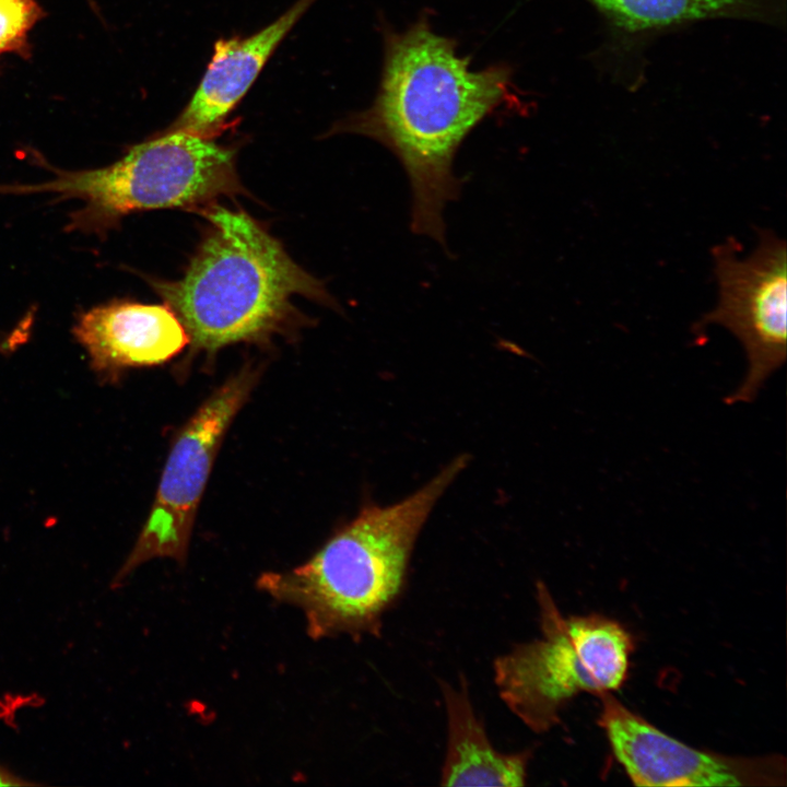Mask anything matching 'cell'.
<instances>
[{
    "mask_svg": "<svg viewBox=\"0 0 787 787\" xmlns=\"http://www.w3.org/2000/svg\"><path fill=\"white\" fill-rule=\"evenodd\" d=\"M44 15L38 0H0V55L13 54L28 59L30 33Z\"/></svg>",
    "mask_w": 787,
    "mask_h": 787,
    "instance_id": "13",
    "label": "cell"
},
{
    "mask_svg": "<svg viewBox=\"0 0 787 787\" xmlns=\"http://www.w3.org/2000/svg\"><path fill=\"white\" fill-rule=\"evenodd\" d=\"M235 154L213 139L171 129L93 169L58 168L33 150V164L51 176L37 183H1L0 195L77 199L82 205L69 214L64 231L104 238L134 212L208 207L220 197L239 193Z\"/></svg>",
    "mask_w": 787,
    "mask_h": 787,
    "instance_id": "4",
    "label": "cell"
},
{
    "mask_svg": "<svg viewBox=\"0 0 787 787\" xmlns=\"http://www.w3.org/2000/svg\"><path fill=\"white\" fill-rule=\"evenodd\" d=\"M513 69H471L455 39L427 16L402 32L386 28L376 95L368 107L336 122L330 134L372 139L400 162L411 188V230L446 243L444 210L460 193L454 160L468 134L513 94Z\"/></svg>",
    "mask_w": 787,
    "mask_h": 787,
    "instance_id": "1",
    "label": "cell"
},
{
    "mask_svg": "<svg viewBox=\"0 0 787 787\" xmlns=\"http://www.w3.org/2000/svg\"><path fill=\"white\" fill-rule=\"evenodd\" d=\"M316 0H297L248 37L219 39L191 99L168 128L213 139L248 92L278 45Z\"/></svg>",
    "mask_w": 787,
    "mask_h": 787,
    "instance_id": "10",
    "label": "cell"
},
{
    "mask_svg": "<svg viewBox=\"0 0 787 787\" xmlns=\"http://www.w3.org/2000/svg\"><path fill=\"white\" fill-rule=\"evenodd\" d=\"M72 334L103 384L115 383L128 368L164 363L189 343L185 327L169 306L127 299L81 310Z\"/></svg>",
    "mask_w": 787,
    "mask_h": 787,
    "instance_id": "9",
    "label": "cell"
},
{
    "mask_svg": "<svg viewBox=\"0 0 787 787\" xmlns=\"http://www.w3.org/2000/svg\"><path fill=\"white\" fill-rule=\"evenodd\" d=\"M204 215L211 228L184 275L150 280L196 349L213 352L280 332L295 316V295L336 306L325 285L248 214L211 205Z\"/></svg>",
    "mask_w": 787,
    "mask_h": 787,
    "instance_id": "3",
    "label": "cell"
},
{
    "mask_svg": "<svg viewBox=\"0 0 787 787\" xmlns=\"http://www.w3.org/2000/svg\"><path fill=\"white\" fill-rule=\"evenodd\" d=\"M256 379L255 369L243 368L216 389L181 430L167 458L150 516L113 578L111 588L121 586L139 566L153 559L185 561L214 458Z\"/></svg>",
    "mask_w": 787,
    "mask_h": 787,
    "instance_id": "6",
    "label": "cell"
},
{
    "mask_svg": "<svg viewBox=\"0 0 787 787\" xmlns=\"http://www.w3.org/2000/svg\"><path fill=\"white\" fill-rule=\"evenodd\" d=\"M37 783L26 780L0 764V786H34Z\"/></svg>",
    "mask_w": 787,
    "mask_h": 787,
    "instance_id": "14",
    "label": "cell"
},
{
    "mask_svg": "<svg viewBox=\"0 0 787 787\" xmlns=\"http://www.w3.org/2000/svg\"><path fill=\"white\" fill-rule=\"evenodd\" d=\"M601 15L611 50L630 55L648 39L694 23L748 20L784 26L785 0H585Z\"/></svg>",
    "mask_w": 787,
    "mask_h": 787,
    "instance_id": "11",
    "label": "cell"
},
{
    "mask_svg": "<svg viewBox=\"0 0 787 787\" xmlns=\"http://www.w3.org/2000/svg\"><path fill=\"white\" fill-rule=\"evenodd\" d=\"M736 240L713 250L718 302L697 325H721L742 343L748 372L727 404L752 402L766 379L783 366L787 354L786 243L773 232H760V243L744 259Z\"/></svg>",
    "mask_w": 787,
    "mask_h": 787,
    "instance_id": "7",
    "label": "cell"
},
{
    "mask_svg": "<svg viewBox=\"0 0 787 787\" xmlns=\"http://www.w3.org/2000/svg\"><path fill=\"white\" fill-rule=\"evenodd\" d=\"M468 462L469 456L460 455L407 497L365 506L307 562L263 573L257 587L298 608L313 639L379 637L385 614L406 588L424 524Z\"/></svg>",
    "mask_w": 787,
    "mask_h": 787,
    "instance_id": "2",
    "label": "cell"
},
{
    "mask_svg": "<svg viewBox=\"0 0 787 787\" xmlns=\"http://www.w3.org/2000/svg\"><path fill=\"white\" fill-rule=\"evenodd\" d=\"M447 739L441 771L444 786L526 785L532 753L529 750L504 753L494 748L477 715L463 676L458 686L441 681Z\"/></svg>",
    "mask_w": 787,
    "mask_h": 787,
    "instance_id": "12",
    "label": "cell"
},
{
    "mask_svg": "<svg viewBox=\"0 0 787 787\" xmlns=\"http://www.w3.org/2000/svg\"><path fill=\"white\" fill-rule=\"evenodd\" d=\"M536 597L541 635L498 656L493 672L506 707L531 731L544 733L579 693L597 695L623 685L634 642L606 616H564L542 582Z\"/></svg>",
    "mask_w": 787,
    "mask_h": 787,
    "instance_id": "5",
    "label": "cell"
},
{
    "mask_svg": "<svg viewBox=\"0 0 787 787\" xmlns=\"http://www.w3.org/2000/svg\"><path fill=\"white\" fill-rule=\"evenodd\" d=\"M599 725L618 762L637 786H780V755L730 756L692 748L662 732L611 692L597 694Z\"/></svg>",
    "mask_w": 787,
    "mask_h": 787,
    "instance_id": "8",
    "label": "cell"
},
{
    "mask_svg": "<svg viewBox=\"0 0 787 787\" xmlns=\"http://www.w3.org/2000/svg\"><path fill=\"white\" fill-rule=\"evenodd\" d=\"M22 330L19 326L13 328L10 333H7L5 331H0V352H9L11 350H14L16 345L23 341L20 339V336H22Z\"/></svg>",
    "mask_w": 787,
    "mask_h": 787,
    "instance_id": "15",
    "label": "cell"
}]
</instances>
